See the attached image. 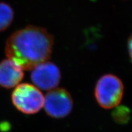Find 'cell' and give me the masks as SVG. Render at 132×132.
Wrapping results in <instances>:
<instances>
[{
    "mask_svg": "<svg viewBox=\"0 0 132 132\" xmlns=\"http://www.w3.org/2000/svg\"><path fill=\"white\" fill-rule=\"evenodd\" d=\"M45 97L36 86L22 83L16 86L12 94V102L15 107L26 114H34L44 105Z\"/></svg>",
    "mask_w": 132,
    "mask_h": 132,
    "instance_id": "3",
    "label": "cell"
},
{
    "mask_svg": "<svg viewBox=\"0 0 132 132\" xmlns=\"http://www.w3.org/2000/svg\"><path fill=\"white\" fill-rule=\"evenodd\" d=\"M31 78L37 87L45 90L55 89L61 78L60 70L55 64L44 62L38 64L31 72Z\"/></svg>",
    "mask_w": 132,
    "mask_h": 132,
    "instance_id": "5",
    "label": "cell"
},
{
    "mask_svg": "<svg viewBox=\"0 0 132 132\" xmlns=\"http://www.w3.org/2000/svg\"><path fill=\"white\" fill-rule=\"evenodd\" d=\"M14 13L7 3H0V32L5 31L12 23Z\"/></svg>",
    "mask_w": 132,
    "mask_h": 132,
    "instance_id": "7",
    "label": "cell"
},
{
    "mask_svg": "<svg viewBox=\"0 0 132 132\" xmlns=\"http://www.w3.org/2000/svg\"><path fill=\"white\" fill-rule=\"evenodd\" d=\"M53 37L43 28L27 26L18 30L6 41L5 52L23 70H32L47 61L52 55Z\"/></svg>",
    "mask_w": 132,
    "mask_h": 132,
    "instance_id": "1",
    "label": "cell"
},
{
    "mask_svg": "<svg viewBox=\"0 0 132 132\" xmlns=\"http://www.w3.org/2000/svg\"><path fill=\"white\" fill-rule=\"evenodd\" d=\"M23 69L11 59L0 62V86L6 89L15 87L23 80Z\"/></svg>",
    "mask_w": 132,
    "mask_h": 132,
    "instance_id": "6",
    "label": "cell"
},
{
    "mask_svg": "<svg viewBox=\"0 0 132 132\" xmlns=\"http://www.w3.org/2000/svg\"><path fill=\"white\" fill-rule=\"evenodd\" d=\"M113 118L117 123L125 124L129 121L130 111L127 106H120L117 107L113 112Z\"/></svg>",
    "mask_w": 132,
    "mask_h": 132,
    "instance_id": "8",
    "label": "cell"
},
{
    "mask_svg": "<svg viewBox=\"0 0 132 132\" xmlns=\"http://www.w3.org/2000/svg\"><path fill=\"white\" fill-rule=\"evenodd\" d=\"M10 128V125L9 123H2L0 125V130H2L3 131H6L7 130H9Z\"/></svg>",
    "mask_w": 132,
    "mask_h": 132,
    "instance_id": "10",
    "label": "cell"
},
{
    "mask_svg": "<svg viewBox=\"0 0 132 132\" xmlns=\"http://www.w3.org/2000/svg\"><path fill=\"white\" fill-rule=\"evenodd\" d=\"M127 48H128V52L129 54L130 58L132 61V34L128 38L127 42Z\"/></svg>",
    "mask_w": 132,
    "mask_h": 132,
    "instance_id": "9",
    "label": "cell"
},
{
    "mask_svg": "<svg viewBox=\"0 0 132 132\" xmlns=\"http://www.w3.org/2000/svg\"><path fill=\"white\" fill-rule=\"evenodd\" d=\"M44 108L51 118H64L72 111L73 100L70 93L65 89H53L45 95Z\"/></svg>",
    "mask_w": 132,
    "mask_h": 132,
    "instance_id": "4",
    "label": "cell"
},
{
    "mask_svg": "<svg viewBox=\"0 0 132 132\" xmlns=\"http://www.w3.org/2000/svg\"><path fill=\"white\" fill-rule=\"evenodd\" d=\"M124 86L119 78L113 74H105L97 82L95 97L98 105L104 109H111L120 103Z\"/></svg>",
    "mask_w": 132,
    "mask_h": 132,
    "instance_id": "2",
    "label": "cell"
}]
</instances>
